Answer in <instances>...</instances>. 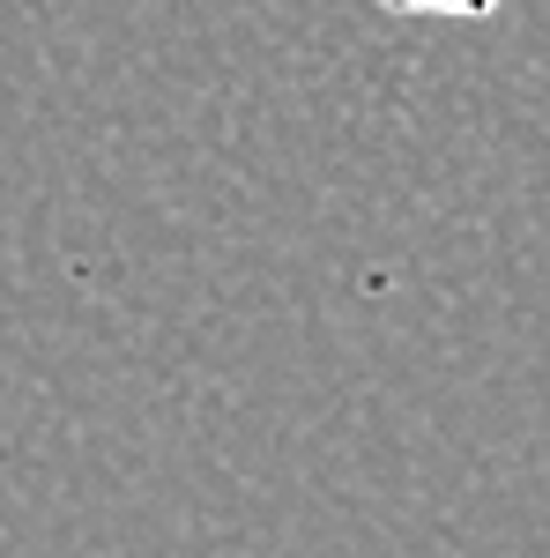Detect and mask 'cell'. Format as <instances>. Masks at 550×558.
Here are the masks:
<instances>
[{"instance_id":"6da1fadb","label":"cell","mask_w":550,"mask_h":558,"mask_svg":"<svg viewBox=\"0 0 550 558\" xmlns=\"http://www.w3.org/2000/svg\"><path fill=\"white\" fill-rule=\"evenodd\" d=\"M387 15H447V23H484L499 0H380Z\"/></svg>"}]
</instances>
